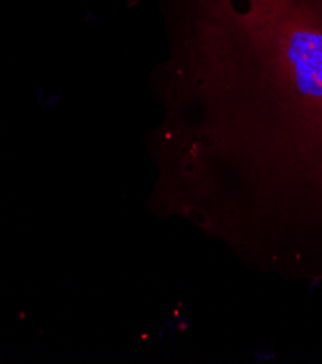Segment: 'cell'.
Segmentation results:
<instances>
[{
    "instance_id": "obj_1",
    "label": "cell",
    "mask_w": 322,
    "mask_h": 364,
    "mask_svg": "<svg viewBox=\"0 0 322 364\" xmlns=\"http://www.w3.org/2000/svg\"><path fill=\"white\" fill-rule=\"evenodd\" d=\"M164 153L242 264L322 284V0H186Z\"/></svg>"
}]
</instances>
